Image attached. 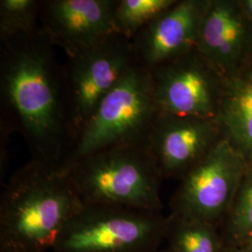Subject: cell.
<instances>
[{
    "mask_svg": "<svg viewBox=\"0 0 252 252\" xmlns=\"http://www.w3.org/2000/svg\"><path fill=\"white\" fill-rule=\"evenodd\" d=\"M169 217L126 207L84 205L63 227L54 252H158Z\"/></svg>",
    "mask_w": 252,
    "mask_h": 252,
    "instance_id": "cell-5",
    "label": "cell"
},
{
    "mask_svg": "<svg viewBox=\"0 0 252 252\" xmlns=\"http://www.w3.org/2000/svg\"><path fill=\"white\" fill-rule=\"evenodd\" d=\"M224 246L239 248L252 237V163H248L234 202L220 226Z\"/></svg>",
    "mask_w": 252,
    "mask_h": 252,
    "instance_id": "cell-15",
    "label": "cell"
},
{
    "mask_svg": "<svg viewBox=\"0 0 252 252\" xmlns=\"http://www.w3.org/2000/svg\"><path fill=\"white\" fill-rule=\"evenodd\" d=\"M63 171L68 172L84 205L162 213L163 179L148 145L108 147Z\"/></svg>",
    "mask_w": 252,
    "mask_h": 252,
    "instance_id": "cell-3",
    "label": "cell"
},
{
    "mask_svg": "<svg viewBox=\"0 0 252 252\" xmlns=\"http://www.w3.org/2000/svg\"><path fill=\"white\" fill-rule=\"evenodd\" d=\"M245 12L252 21V0H239Z\"/></svg>",
    "mask_w": 252,
    "mask_h": 252,
    "instance_id": "cell-18",
    "label": "cell"
},
{
    "mask_svg": "<svg viewBox=\"0 0 252 252\" xmlns=\"http://www.w3.org/2000/svg\"><path fill=\"white\" fill-rule=\"evenodd\" d=\"M222 252H243L241 250H239L238 248H234V247H229V246H224L223 247V251Z\"/></svg>",
    "mask_w": 252,
    "mask_h": 252,
    "instance_id": "cell-20",
    "label": "cell"
},
{
    "mask_svg": "<svg viewBox=\"0 0 252 252\" xmlns=\"http://www.w3.org/2000/svg\"><path fill=\"white\" fill-rule=\"evenodd\" d=\"M210 3L211 0H177L131 40L135 64L151 71L196 50L201 25Z\"/></svg>",
    "mask_w": 252,
    "mask_h": 252,
    "instance_id": "cell-11",
    "label": "cell"
},
{
    "mask_svg": "<svg viewBox=\"0 0 252 252\" xmlns=\"http://www.w3.org/2000/svg\"><path fill=\"white\" fill-rule=\"evenodd\" d=\"M44 0H1L0 43L31 34L39 27L37 20Z\"/></svg>",
    "mask_w": 252,
    "mask_h": 252,
    "instance_id": "cell-17",
    "label": "cell"
},
{
    "mask_svg": "<svg viewBox=\"0 0 252 252\" xmlns=\"http://www.w3.org/2000/svg\"><path fill=\"white\" fill-rule=\"evenodd\" d=\"M217 121L222 136L252 163V67L226 79Z\"/></svg>",
    "mask_w": 252,
    "mask_h": 252,
    "instance_id": "cell-13",
    "label": "cell"
},
{
    "mask_svg": "<svg viewBox=\"0 0 252 252\" xmlns=\"http://www.w3.org/2000/svg\"><path fill=\"white\" fill-rule=\"evenodd\" d=\"M248 162L224 138L181 180L170 200L171 215L220 226L234 202Z\"/></svg>",
    "mask_w": 252,
    "mask_h": 252,
    "instance_id": "cell-6",
    "label": "cell"
},
{
    "mask_svg": "<svg viewBox=\"0 0 252 252\" xmlns=\"http://www.w3.org/2000/svg\"><path fill=\"white\" fill-rule=\"evenodd\" d=\"M216 120L160 112L148 138V147L162 179L181 180L221 139Z\"/></svg>",
    "mask_w": 252,
    "mask_h": 252,
    "instance_id": "cell-10",
    "label": "cell"
},
{
    "mask_svg": "<svg viewBox=\"0 0 252 252\" xmlns=\"http://www.w3.org/2000/svg\"><path fill=\"white\" fill-rule=\"evenodd\" d=\"M158 252H172L171 250L167 247V246H165V247H163V248H162L160 251Z\"/></svg>",
    "mask_w": 252,
    "mask_h": 252,
    "instance_id": "cell-21",
    "label": "cell"
},
{
    "mask_svg": "<svg viewBox=\"0 0 252 252\" xmlns=\"http://www.w3.org/2000/svg\"><path fill=\"white\" fill-rule=\"evenodd\" d=\"M134 64L131 40L120 35L88 52L67 57L63 78L70 148L100 103Z\"/></svg>",
    "mask_w": 252,
    "mask_h": 252,
    "instance_id": "cell-7",
    "label": "cell"
},
{
    "mask_svg": "<svg viewBox=\"0 0 252 252\" xmlns=\"http://www.w3.org/2000/svg\"><path fill=\"white\" fill-rule=\"evenodd\" d=\"M0 44V119L24 136L32 160L59 167L71 137L55 47L39 27Z\"/></svg>",
    "mask_w": 252,
    "mask_h": 252,
    "instance_id": "cell-1",
    "label": "cell"
},
{
    "mask_svg": "<svg viewBox=\"0 0 252 252\" xmlns=\"http://www.w3.org/2000/svg\"><path fill=\"white\" fill-rule=\"evenodd\" d=\"M176 2L177 0H117L115 24L118 34L132 40L139 31Z\"/></svg>",
    "mask_w": 252,
    "mask_h": 252,
    "instance_id": "cell-16",
    "label": "cell"
},
{
    "mask_svg": "<svg viewBox=\"0 0 252 252\" xmlns=\"http://www.w3.org/2000/svg\"><path fill=\"white\" fill-rule=\"evenodd\" d=\"M238 249L241 250L243 252H252V237L246 243H244L241 247H239Z\"/></svg>",
    "mask_w": 252,
    "mask_h": 252,
    "instance_id": "cell-19",
    "label": "cell"
},
{
    "mask_svg": "<svg viewBox=\"0 0 252 252\" xmlns=\"http://www.w3.org/2000/svg\"><path fill=\"white\" fill-rule=\"evenodd\" d=\"M159 113L151 73L135 63L100 103L59 168L108 147L147 145Z\"/></svg>",
    "mask_w": 252,
    "mask_h": 252,
    "instance_id": "cell-4",
    "label": "cell"
},
{
    "mask_svg": "<svg viewBox=\"0 0 252 252\" xmlns=\"http://www.w3.org/2000/svg\"><path fill=\"white\" fill-rule=\"evenodd\" d=\"M84 203L68 172L31 160L12 174L0 203V252L53 250Z\"/></svg>",
    "mask_w": 252,
    "mask_h": 252,
    "instance_id": "cell-2",
    "label": "cell"
},
{
    "mask_svg": "<svg viewBox=\"0 0 252 252\" xmlns=\"http://www.w3.org/2000/svg\"><path fill=\"white\" fill-rule=\"evenodd\" d=\"M117 0H44L39 28L67 57L88 52L119 35Z\"/></svg>",
    "mask_w": 252,
    "mask_h": 252,
    "instance_id": "cell-9",
    "label": "cell"
},
{
    "mask_svg": "<svg viewBox=\"0 0 252 252\" xmlns=\"http://www.w3.org/2000/svg\"><path fill=\"white\" fill-rule=\"evenodd\" d=\"M166 234L172 252H222L223 241L219 226L169 215Z\"/></svg>",
    "mask_w": 252,
    "mask_h": 252,
    "instance_id": "cell-14",
    "label": "cell"
},
{
    "mask_svg": "<svg viewBox=\"0 0 252 252\" xmlns=\"http://www.w3.org/2000/svg\"><path fill=\"white\" fill-rule=\"evenodd\" d=\"M196 51L224 79L252 67V21L239 0H211L201 25Z\"/></svg>",
    "mask_w": 252,
    "mask_h": 252,
    "instance_id": "cell-12",
    "label": "cell"
},
{
    "mask_svg": "<svg viewBox=\"0 0 252 252\" xmlns=\"http://www.w3.org/2000/svg\"><path fill=\"white\" fill-rule=\"evenodd\" d=\"M159 111L216 120L226 79L196 50L150 71Z\"/></svg>",
    "mask_w": 252,
    "mask_h": 252,
    "instance_id": "cell-8",
    "label": "cell"
}]
</instances>
